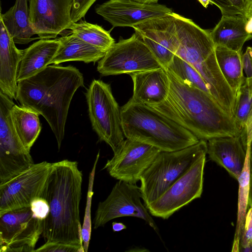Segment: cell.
<instances>
[{
  "label": "cell",
  "mask_w": 252,
  "mask_h": 252,
  "mask_svg": "<svg viewBox=\"0 0 252 252\" xmlns=\"http://www.w3.org/2000/svg\"><path fill=\"white\" fill-rule=\"evenodd\" d=\"M245 3L247 13L248 10L250 9V8L252 6V0H243ZM247 15V14H246Z\"/></svg>",
  "instance_id": "cell-42"
},
{
  "label": "cell",
  "mask_w": 252,
  "mask_h": 252,
  "mask_svg": "<svg viewBox=\"0 0 252 252\" xmlns=\"http://www.w3.org/2000/svg\"><path fill=\"white\" fill-rule=\"evenodd\" d=\"M60 44L58 38L40 39L24 50L17 75V81L26 79L50 65Z\"/></svg>",
  "instance_id": "cell-22"
},
{
  "label": "cell",
  "mask_w": 252,
  "mask_h": 252,
  "mask_svg": "<svg viewBox=\"0 0 252 252\" xmlns=\"http://www.w3.org/2000/svg\"><path fill=\"white\" fill-rule=\"evenodd\" d=\"M216 45L242 53L243 45L252 39V33L248 29V20L243 15L222 16L210 32Z\"/></svg>",
  "instance_id": "cell-21"
},
{
  "label": "cell",
  "mask_w": 252,
  "mask_h": 252,
  "mask_svg": "<svg viewBox=\"0 0 252 252\" xmlns=\"http://www.w3.org/2000/svg\"><path fill=\"white\" fill-rule=\"evenodd\" d=\"M15 44L0 19V91L16 100L17 75L24 50Z\"/></svg>",
  "instance_id": "cell-20"
},
{
  "label": "cell",
  "mask_w": 252,
  "mask_h": 252,
  "mask_svg": "<svg viewBox=\"0 0 252 252\" xmlns=\"http://www.w3.org/2000/svg\"><path fill=\"white\" fill-rule=\"evenodd\" d=\"M95 12L113 27H133L150 19L173 12L167 6L144 4L132 0H109L95 7Z\"/></svg>",
  "instance_id": "cell-17"
},
{
  "label": "cell",
  "mask_w": 252,
  "mask_h": 252,
  "mask_svg": "<svg viewBox=\"0 0 252 252\" xmlns=\"http://www.w3.org/2000/svg\"><path fill=\"white\" fill-rule=\"evenodd\" d=\"M99 151L96 157L94 164L89 174L88 189L87 195V202L85 211V215L83 224L82 225V238L83 248L85 252L88 250L92 231L91 222V206L92 197L94 194L93 185L94 179L95 172L97 163L99 158Z\"/></svg>",
  "instance_id": "cell-31"
},
{
  "label": "cell",
  "mask_w": 252,
  "mask_h": 252,
  "mask_svg": "<svg viewBox=\"0 0 252 252\" xmlns=\"http://www.w3.org/2000/svg\"><path fill=\"white\" fill-rule=\"evenodd\" d=\"M88 112L93 129L100 141L116 153L125 139L121 108L113 96L110 85L101 80L92 81L86 93Z\"/></svg>",
  "instance_id": "cell-7"
},
{
  "label": "cell",
  "mask_w": 252,
  "mask_h": 252,
  "mask_svg": "<svg viewBox=\"0 0 252 252\" xmlns=\"http://www.w3.org/2000/svg\"><path fill=\"white\" fill-rule=\"evenodd\" d=\"M207 141L174 151H161L142 175V199L146 207L158 198L202 155L207 154Z\"/></svg>",
  "instance_id": "cell-6"
},
{
  "label": "cell",
  "mask_w": 252,
  "mask_h": 252,
  "mask_svg": "<svg viewBox=\"0 0 252 252\" xmlns=\"http://www.w3.org/2000/svg\"><path fill=\"white\" fill-rule=\"evenodd\" d=\"M160 152L149 144L126 138L103 169L119 181L136 184Z\"/></svg>",
  "instance_id": "cell-14"
},
{
  "label": "cell",
  "mask_w": 252,
  "mask_h": 252,
  "mask_svg": "<svg viewBox=\"0 0 252 252\" xmlns=\"http://www.w3.org/2000/svg\"><path fill=\"white\" fill-rule=\"evenodd\" d=\"M215 53L220 71L236 98L245 78L242 53L218 45L215 46Z\"/></svg>",
  "instance_id": "cell-26"
},
{
  "label": "cell",
  "mask_w": 252,
  "mask_h": 252,
  "mask_svg": "<svg viewBox=\"0 0 252 252\" xmlns=\"http://www.w3.org/2000/svg\"><path fill=\"white\" fill-rule=\"evenodd\" d=\"M83 175L76 161L64 159L52 163L41 197L50 212L43 221L42 236L46 242L83 247L80 220Z\"/></svg>",
  "instance_id": "cell-3"
},
{
  "label": "cell",
  "mask_w": 252,
  "mask_h": 252,
  "mask_svg": "<svg viewBox=\"0 0 252 252\" xmlns=\"http://www.w3.org/2000/svg\"><path fill=\"white\" fill-rule=\"evenodd\" d=\"M58 39L60 44L50 64H58L69 61L95 63L100 60L107 52L86 42L73 33Z\"/></svg>",
  "instance_id": "cell-23"
},
{
  "label": "cell",
  "mask_w": 252,
  "mask_h": 252,
  "mask_svg": "<svg viewBox=\"0 0 252 252\" xmlns=\"http://www.w3.org/2000/svg\"><path fill=\"white\" fill-rule=\"evenodd\" d=\"M252 6L248 10L246 17L248 18L249 17H250V16H252Z\"/></svg>",
  "instance_id": "cell-44"
},
{
  "label": "cell",
  "mask_w": 252,
  "mask_h": 252,
  "mask_svg": "<svg viewBox=\"0 0 252 252\" xmlns=\"http://www.w3.org/2000/svg\"><path fill=\"white\" fill-rule=\"evenodd\" d=\"M210 3L217 6L222 16L243 15L246 17L247 11L243 0H210Z\"/></svg>",
  "instance_id": "cell-32"
},
{
  "label": "cell",
  "mask_w": 252,
  "mask_h": 252,
  "mask_svg": "<svg viewBox=\"0 0 252 252\" xmlns=\"http://www.w3.org/2000/svg\"><path fill=\"white\" fill-rule=\"evenodd\" d=\"M141 199L140 187L136 184L119 181L107 197L98 203L93 220L94 228L104 226L118 218L133 217L145 220L159 234L158 226Z\"/></svg>",
  "instance_id": "cell-11"
},
{
  "label": "cell",
  "mask_w": 252,
  "mask_h": 252,
  "mask_svg": "<svg viewBox=\"0 0 252 252\" xmlns=\"http://www.w3.org/2000/svg\"><path fill=\"white\" fill-rule=\"evenodd\" d=\"M148 46L135 33L122 39L107 51L99 61L98 72L103 76L116 75L162 67Z\"/></svg>",
  "instance_id": "cell-8"
},
{
  "label": "cell",
  "mask_w": 252,
  "mask_h": 252,
  "mask_svg": "<svg viewBox=\"0 0 252 252\" xmlns=\"http://www.w3.org/2000/svg\"><path fill=\"white\" fill-rule=\"evenodd\" d=\"M52 163H34L27 169L0 184V215L30 206L41 197L52 168Z\"/></svg>",
  "instance_id": "cell-12"
},
{
  "label": "cell",
  "mask_w": 252,
  "mask_h": 252,
  "mask_svg": "<svg viewBox=\"0 0 252 252\" xmlns=\"http://www.w3.org/2000/svg\"><path fill=\"white\" fill-rule=\"evenodd\" d=\"M251 173L249 149L247 148V155L243 170L238 179V195L236 229L232 252H239L240 237L243 229L246 215L249 208L250 181Z\"/></svg>",
  "instance_id": "cell-28"
},
{
  "label": "cell",
  "mask_w": 252,
  "mask_h": 252,
  "mask_svg": "<svg viewBox=\"0 0 252 252\" xmlns=\"http://www.w3.org/2000/svg\"><path fill=\"white\" fill-rule=\"evenodd\" d=\"M236 122L243 143L249 140L252 129V78H245L236 98Z\"/></svg>",
  "instance_id": "cell-27"
},
{
  "label": "cell",
  "mask_w": 252,
  "mask_h": 252,
  "mask_svg": "<svg viewBox=\"0 0 252 252\" xmlns=\"http://www.w3.org/2000/svg\"><path fill=\"white\" fill-rule=\"evenodd\" d=\"M252 207V172L251 173L249 195V208Z\"/></svg>",
  "instance_id": "cell-40"
},
{
  "label": "cell",
  "mask_w": 252,
  "mask_h": 252,
  "mask_svg": "<svg viewBox=\"0 0 252 252\" xmlns=\"http://www.w3.org/2000/svg\"><path fill=\"white\" fill-rule=\"evenodd\" d=\"M144 4L157 3L159 0H132Z\"/></svg>",
  "instance_id": "cell-41"
},
{
  "label": "cell",
  "mask_w": 252,
  "mask_h": 252,
  "mask_svg": "<svg viewBox=\"0 0 252 252\" xmlns=\"http://www.w3.org/2000/svg\"><path fill=\"white\" fill-rule=\"evenodd\" d=\"M180 43L176 55L192 65L207 84L211 95L235 118L236 97L219 66L210 32L191 20L173 12Z\"/></svg>",
  "instance_id": "cell-4"
},
{
  "label": "cell",
  "mask_w": 252,
  "mask_h": 252,
  "mask_svg": "<svg viewBox=\"0 0 252 252\" xmlns=\"http://www.w3.org/2000/svg\"><path fill=\"white\" fill-rule=\"evenodd\" d=\"M133 84L132 102L148 106L158 104L167 97L169 79L163 67L142 71L130 74Z\"/></svg>",
  "instance_id": "cell-19"
},
{
  "label": "cell",
  "mask_w": 252,
  "mask_h": 252,
  "mask_svg": "<svg viewBox=\"0 0 252 252\" xmlns=\"http://www.w3.org/2000/svg\"><path fill=\"white\" fill-rule=\"evenodd\" d=\"M14 104L12 99L0 91V184L34 164L13 125L10 110Z\"/></svg>",
  "instance_id": "cell-9"
},
{
  "label": "cell",
  "mask_w": 252,
  "mask_h": 252,
  "mask_svg": "<svg viewBox=\"0 0 252 252\" xmlns=\"http://www.w3.org/2000/svg\"><path fill=\"white\" fill-rule=\"evenodd\" d=\"M96 0H73L71 10L72 22H77L84 17Z\"/></svg>",
  "instance_id": "cell-35"
},
{
  "label": "cell",
  "mask_w": 252,
  "mask_h": 252,
  "mask_svg": "<svg viewBox=\"0 0 252 252\" xmlns=\"http://www.w3.org/2000/svg\"><path fill=\"white\" fill-rule=\"evenodd\" d=\"M112 226L114 232H120L126 228V226L122 222L114 221L112 222Z\"/></svg>",
  "instance_id": "cell-38"
},
{
  "label": "cell",
  "mask_w": 252,
  "mask_h": 252,
  "mask_svg": "<svg viewBox=\"0 0 252 252\" xmlns=\"http://www.w3.org/2000/svg\"><path fill=\"white\" fill-rule=\"evenodd\" d=\"M249 149L250 153V159L251 163V172H252V129L249 140L248 141L247 144V147Z\"/></svg>",
  "instance_id": "cell-39"
},
{
  "label": "cell",
  "mask_w": 252,
  "mask_h": 252,
  "mask_svg": "<svg viewBox=\"0 0 252 252\" xmlns=\"http://www.w3.org/2000/svg\"><path fill=\"white\" fill-rule=\"evenodd\" d=\"M39 115L37 112L15 104L10 110L14 129L21 142L29 151L41 130Z\"/></svg>",
  "instance_id": "cell-25"
},
{
  "label": "cell",
  "mask_w": 252,
  "mask_h": 252,
  "mask_svg": "<svg viewBox=\"0 0 252 252\" xmlns=\"http://www.w3.org/2000/svg\"><path fill=\"white\" fill-rule=\"evenodd\" d=\"M206 155L201 156L185 174L146 206L152 216L168 219L181 208L200 197Z\"/></svg>",
  "instance_id": "cell-10"
},
{
  "label": "cell",
  "mask_w": 252,
  "mask_h": 252,
  "mask_svg": "<svg viewBox=\"0 0 252 252\" xmlns=\"http://www.w3.org/2000/svg\"><path fill=\"white\" fill-rule=\"evenodd\" d=\"M43 221L34 216L30 206L0 215V252H34Z\"/></svg>",
  "instance_id": "cell-13"
},
{
  "label": "cell",
  "mask_w": 252,
  "mask_h": 252,
  "mask_svg": "<svg viewBox=\"0 0 252 252\" xmlns=\"http://www.w3.org/2000/svg\"><path fill=\"white\" fill-rule=\"evenodd\" d=\"M242 63L243 69L246 75V78H252V47H248L242 55Z\"/></svg>",
  "instance_id": "cell-37"
},
{
  "label": "cell",
  "mask_w": 252,
  "mask_h": 252,
  "mask_svg": "<svg viewBox=\"0 0 252 252\" xmlns=\"http://www.w3.org/2000/svg\"><path fill=\"white\" fill-rule=\"evenodd\" d=\"M167 70L169 89L161 102L149 106L190 131L199 140L241 135L235 119L213 96L185 83Z\"/></svg>",
  "instance_id": "cell-1"
},
{
  "label": "cell",
  "mask_w": 252,
  "mask_h": 252,
  "mask_svg": "<svg viewBox=\"0 0 252 252\" xmlns=\"http://www.w3.org/2000/svg\"><path fill=\"white\" fill-rule=\"evenodd\" d=\"M34 252H85L80 245L55 242L46 243L34 251Z\"/></svg>",
  "instance_id": "cell-34"
},
{
  "label": "cell",
  "mask_w": 252,
  "mask_h": 252,
  "mask_svg": "<svg viewBox=\"0 0 252 252\" xmlns=\"http://www.w3.org/2000/svg\"><path fill=\"white\" fill-rule=\"evenodd\" d=\"M199 2L205 8H207L210 3V0H198Z\"/></svg>",
  "instance_id": "cell-43"
},
{
  "label": "cell",
  "mask_w": 252,
  "mask_h": 252,
  "mask_svg": "<svg viewBox=\"0 0 252 252\" xmlns=\"http://www.w3.org/2000/svg\"><path fill=\"white\" fill-rule=\"evenodd\" d=\"M132 28L162 67L167 69L180 43L173 12L150 19Z\"/></svg>",
  "instance_id": "cell-15"
},
{
  "label": "cell",
  "mask_w": 252,
  "mask_h": 252,
  "mask_svg": "<svg viewBox=\"0 0 252 252\" xmlns=\"http://www.w3.org/2000/svg\"><path fill=\"white\" fill-rule=\"evenodd\" d=\"M207 154L237 180L244 166L247 148L241 135L216 137L207 141Z\"/></svg>",
  "instance_id": "cell-18"
},
{
  "label": "cell",
  "mask_w": 252,
  "mask_h": 252,
  "mask_svg": "<svg viewBox=\"0 0 252 252\" xmlns=\"http://www.w3.org/2000/svg\"><path fill=\"white\" fill-rule=\"evenodd\" d=\"M73 0H29L30 23L40 39L55 38L72 21Z\"/></svg>",
  "instance_id": "cell-16"
},
{
  "label": "cell",
  "mask_w": 252,
  "mask_h": 252,
  "mask_svg": "<svg viewBox=\"0 0 252 252\" xmlns=\"http://www.w3.org/2000/svg\"><path fill=\"white\" fill-rule=\"evenodd\" d=\"M83 86V74L76 67L50 64L18 82L16 100L45 119L60 149L72 98L77 90Z\"/></svg>",
  "instance_id": "cell-2"
},
{
  "label": "cell",
  "mask_w": 252,
  "mask_h": 252,
  "mask_svg": "<svg viewBox=\"0 0 252 252\" xmlns=\"http://www.w3.org/2000/svg\"><path fill=\"white\" fill-rule=\"evenodd\" d=\"M69 30L86 42L107 52L115 43L110 33L101 27L86 21L79 20L72 22Z\"/></svg>",
  "instance_id": "cell-29"
},
{
  "label": "cell",
  "mask_w": 252,
  "mask_h": 252,
  "mask_svg": "<svg viewBox=\"0 0 252 252\" xmlns=\"http://www.w3.org/2000/svg\"><path fill=\"white\" fill-rule=\"evenodd\" d=\"M30 208L34 216L44 220L50 212V206L44 198L39 197L33 199L31 203Z\"/></svg>",
  "instance_id": "cell-36"
},
{
  "label": "cell",
  "mask_w": 252,
  "mask_h": 252,
  "mask_svg": "<svg viewBox=\"0 0 252 252\" xmlns=\"http://www.w3.org/2000/svg\"><path fill=\"white\" fill-rule=\"evenodd\" d=\"M126 138L152 145L161 151L179 150L199 139L190 131L147 105L129 101L121 107Z\"/></svg>",
  "instance_id": "cell-5"
},
{
  "label": "cell",
  "mask_w": 252,
  "mask_h": 252,
  "mask_svg": "<svg viewBox=\"0 0 252 252\" xmlns=\"http://www.w3.org/2000/svg\"><path fill=\"white\" fill-rule=\"evenodd\" d=\"M239 252H252V207L248 208L240 237Z\"/></svg>",
  "instance_id": "cell-33"
},
{
  "label": "cell",
  "mask_w": 252,
  "mask_h": 252,
  "mask_svg": "<svg viewBox=\"0 0 252 252\" xmlns=\"http://www.w3.org/2000/svg\"><path fill=\"white\" fill-rule=\"evenodd\" d=\"M167 69L183 82L211 94L207 84L197 71L177 55H175Z\"/></svg>",
  "instance_id": "cell-30"
},
{
  "label": "cell",
  "mask_w": 252,
  "mask_h": 252,
  "mask_svg": "<svg viewBox=\"0 0 252 252\" xmlns=\"http://www.w3.org/2000/svg\"><path fill=\"white\" fill-rule=\"evenodd\" d=\"M29 0H16L13 6L2 14L1 19L8 32L17 44H26L35 39L30 23ZM40 39V38H39Z\"/></svg>",
  "instance_id": "cell-24"
}]
</instances>
